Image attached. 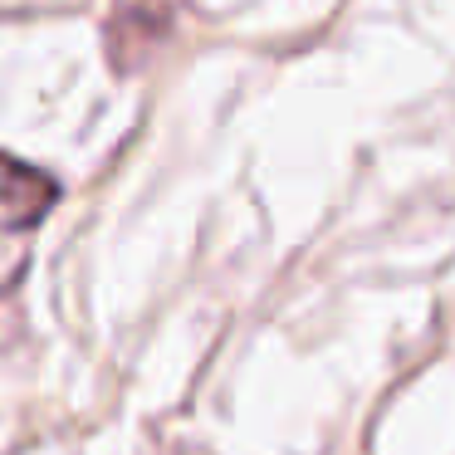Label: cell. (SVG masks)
I'll use <instances>...</instances> for the list:
<instances>
[{"instance_id": "3", "label": "cell", "mask_w": 455, "mask_h": 455, "mask_svg": "<svg viewBox=\"0 0 455 455\" xmlns=\"http://www.w3.org/2000/svg\"><path fill=\"white\" fill-rule=\"evenodd\" d=\"M172 455H206V451H191V445H187V451H172Z\"/></svg>"}, {"instance_id": "1", "label": "cell", "mask_w": 455, "mask_h": 455, "mask_svg": "<svg viewBox=\"0 0 455 455\" xmlns=\"http://www.w3.org/2000/svg\"><path fill=\"white\" fill-rule=\"evenodd\" d=\"M60 201L50 172L25 167V162L0 152V294H11L30 269L35 230L44 226V216Z\"/></svg>"}, {"instance_id": "2", "label": "cell", "mask_w": 455, "mask_h": 455, "mask_svg": "<svg viewBox=\"0 0 455 455\" xmlns=\"http://www.w3.org/2000/svg\"><path fill=\"white\" fill-rule=\"evenodd\" d=\"M177 5L181 0H123L118 15L108 25V50L118 69H132L152 44H162L177 25Z\"/></svg>"}]
</instances>
